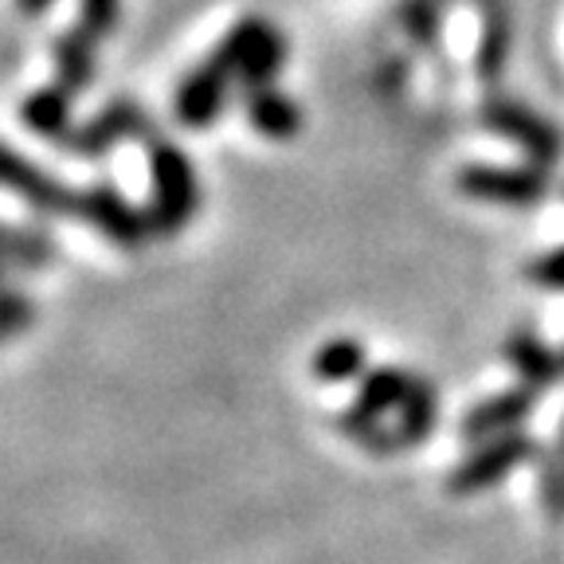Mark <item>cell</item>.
I'll return each instance as SVG.
<instances>
[{
  "mask_svg": "<svg viewBox=\"0 0 564 564\" xmlns=\"http://www.w3.org/2000/svg\"><path fill=\"white\" fill-rule=\"evenodd\" d=\"M243 110L251 130L263 133L271 141H291L302 130V106L291 95H282L274 87H259L243 95Z\"/></svg>",
  "mask_w": 564,
  "mask_h": 564,
  "instance_id": "4fadbf2b",
  "label": "cell"
},
{
  "mask_svg": "<svg viewBox=\"0 0 564 564\" xmlns=\"http://www.w3.org/2000/svg\"><path fill=\"white\" fill-rule=\"evenodd\" d=\"M32 317H35L32 299H24L20 291H9V286H0V341L32 326Z\"/></svg>",
  "mask_w": 564,
  "mask_h": 564,
  "instance_id": "ffe728a7",
  "label": "cell"
},
{
  "mask_svg": "<svg viewBox=\"0 0 564 564\" xmlns=\"http://www.w3.org/2000/svg\"><path fill=\"white\" fill-rule=\"evenodd\" d=\"M533 408H538V392H533V388H525V384L502 388V392L478 400V404L463 415L458 440L467 443V447H478V443L498 440V435L521 432V423L533 415Z\"/></svg>",
  "mask_w": 564,
  "mask_h": 564,
  "instance_id": "9c48e42d",
  "label": "cell"
},
{
  "mask_svg": "<svg viewBox=\"0 0 564 564\" xmlns=\"http://www.w3.org/2000/svg\"><path fill=\"white\" fill-rule=\"evenodd\" d=\"M95 47L98 40L87 32L83 24L67 28V32L55 40L52 55H55V83L67 87L70 95H79L95 83Z\"/></svg>",
  "mask_w": 564,
  "mask_h": 564,
  "instance_id": "5bb4252c",
  "label": "cell"
},
{
  "mask_svg": "<svg viewBox=\"0 0 564 564\" xmlns=\"http://www.w3.org/2000/svg\"><path fill=\"white\" fill-rule=\"evenodd\" d=\"M310 372L322 384H349V380H361L365 372V345L357 337H329L322 349L310 357Z\"/></svg>",
  "mask_w": 564,
  "mask_h": 564,
  "instance_id": "e0dca14e",
  "label": "cell"
},
{
  "mask_svg": "<svg viewBox=\"0 0 564 564\" xmlns=\"http://www.w3.org/2000/svg\"><path fill=\"white\" fill-rule=\"evenodd\" d=\"M224 63L236 70V87L243 90H259V87H274V75L286 63V40L282 32L263 17H247L224 35V44L216 47Z\"/></svg>",
  "mask_w": 564,
  "mask_h": 564,
  "instance_id": "7a4b0ae2",
  "label": "cell"
},
{
  "mask_svg": "<svg viewBox=\"0 0 564 564\" xmlns=\"http://www.w3.org/2000/svg\"><path fill=\"white\" fill-rule=\"evenodd\" d=\"M463 196L506 208H533L549 196V173L538 165H463L455 176Z\"/></svg>",
  "mask_w": 564,
  "mask_h": 564,
  "instance_id": "5b68a950",
  "label": "cell"
},
{
  "mask_svg": "<svg viewBox=\"0 0 564 564\" xmlns=\"http://www.w3.org/2000/svg\"><path fill=\"white\" fill-rule=\"evenodd\" d=\"M79 24L87 28L95 40L110 35L118 24V0H79Z\"/></svg>",
  "mask_w": 564,
  "mask_h": 564,
  "instance_id": "7402d4cb",
  "label": "cell"
},
{
  "mask_svg": "<svg viewBox=\"0 0 564 564\" xmlns=\"http://www.w3.org/2000/svg\"><path fill=\"white\" fill-rule=\"evenodd\" d=\"M0 188L12 193L17 200H24L32 212H44V216H75V220H79L83 193H75L70 185L55 181L47 169H40L20 150H12L9 141H0Z\"/></svg>",
  "mask_w": 564,
  "mask_h": 564,
  "instance_id": "8992f818",
  "label": "cell"
},
{
  "mask_svg": "<svg viewBox=\"0 0 564 564\" xmlns=\"http://www.w3.org/2000/svg\"><path fill=\"white\" fill-rule=\"evenodd\" d=\"M231 87H236V70L212 52L208 59L176 87V98H173L176 122L185 126V130H208V126L220 118L224 106H228Z\"/></svg>",
  "mask_w": 564,
  "mask_h": 564,
  "instance_id": "ba28073f",
  "label": "cell"
},
{
  "mask_svg": "<svg viewBox=\"0 0 564 564\" xmlns=\"http://www.w3.org/2000/svg\"><path fill=\"white\" fill-rule=\"evenodd\" d=\"M52 4H55V0H17V9L24 12V17H44Z\"/></svg>",
  "mask_w": 564,
  "mask_h": 564,
  "instance_id": "cb8c5ba5",
  "label": "cell"
},
{
  "mask_svg": "<svg viewBox=\"0 0 564 564\" xmlns=\"http://www.w3.org/2000/svg\"><path fill=\"white\" fill-rule=\"evenodd\" d=\"M79 220L90 224L98 236H106L115 247H130V251L153 236L145 208H138L133 200H126V196L118 193L115 181H98V185L83 188Z\"/></svg>",
  "mask_w": 564,
  "mask_h": 564,
  "instance_id": "52a82bcc",
  "label": "cell"
},
{
  "mask_svg": "<svg viewBox=\"0 0 564 564\" xmlns=\"http://www.w3.org/2000/svg\"><path fill=\"white\" fill-rule=\"evenodd\" d=\"M506 361L513 365L521 384L533 388V392H549L556 380H564V357L553 345L541 341L533 329H518V334L506 341Z\"/></svg>",
  "mask_w": 564,
  "mask_h": 564,
  "instance_id": "8fae6325",
  "label": "cell"
},
{
  "mask_svg": "<svg viewBox=\"0 0 564 564\" xmlns=\"http://www.w3.org/2000/svg\"><path fill=\"white\" fill-rule=\"evenodd\" d=\"M4 279H9V263H4V256H0V286H4Z\"/></svg>",
  "mask_w": 564,
  "mask_h": 564,
  "instance_id": "d4e9b609",
  "label": "cell"
},
{
  "mask_svg": "<svg viewBox=\"0 0 564 564\" xmlns=\"http://www.w3.org/2000/svg\"><path fill=\"white\" fill-rule=\"evenodd\" d=\"M538 443L533 435L525 432H510V435H498V440H486L478 447L467 451L463 463H455L447 478V490L451 494H478V490H490V486L506 482L521 463L529 458H538Z\"/></svg>",
  "mask_w": 564,
  "mask_h": 564,
  "instance_id": "277c9868",
  "label": "cell"
},
{
  "mask_svg": "<svg viewBox=\"0 0 564 564\" xmlns=\"http://www.w3.org/2000/svg\"><path fill=\"white\" fill-rule=\"evenodd\" d=\"M482 126L498 138H510L513 145H521V153L529 158V165L538 169H553L564 153V138L553 122H545L541 115H533L529 106L513 102L506 95H490L482 102Z\"/></svg>",
  "mask_w": 564,
  "mask_h": 564,
  "instance_id": "3957f363",
  "label": "cell"
},
{
  "mask_svg": "<svg viewBox=\"0 0 564 564\" xmlns=\"http://www.w3.org/2000/svg\"><path fill=\"white\" fill-rule=\"evenodd\" d=\"M502 67H506V32L490 28L482 47H478V75H482V79H494Z\"/></svg>",
  "mask_w": 564,
  "mask_h": 564,
  "instance_id": "603a6c76",
  "label": "cell"
},
{
  "mask_svg": "<svg viewBox=\"0 0 564 564\" xmlns=\"http://www.w3.org/2000/svg\"><path fill=\"white\" fill-rule=\"evenodd\" d=\"M561 357H564V352H561Z\"/></svg>",
  "mask_w": 564,
  "mask_h": 564,
  "instance_id": "4316f807",
  "label": "cell"
},
{
  "mask_svg": "<svg viewBox=\"0 0 564 564\" xmlns=\"http://www.w3.org/2000/svg\"><path fill=\"white\" fill-rule=\"evenodd\" d=\"M408 388H412V372L392 369V365H380V369H369L361 377V384H357V400H352V404L361 408V412L380 415V420H384V415L400 412Z\"/></svg>",
  "mask_w": 564,
  "mask_h": 564,
  "instance_id": "2e32d148",
  "label": "cell"
},
{
  "mask_svg": "<svg viewBox=\"0 0 564 564\" xmlns=\"http://www.w3.org/2000/svg\"><path fill=\"white\" fill-rule=\"evenodd\" d=\"M70 102H75V95H70L67 87L47 83V87L32 90V95L20 102V122L32 133H40L44 141H52V145H63L67 133L75 130V122H70Z\"/></svg>",
  "mask_w": 564,
  "mask_h": 564,
  "instance_id": "7c38bea8",
  "label": "cell"
},
{
  "mask_svg": "<svg viewBox=\"0 0 564 564\" xmlns=\"http://www.w3.org/2000/svg\"><path fill=\"white\" fill-rule=\"evenodd\" d=\"M0 256L9 263V271H40L55 259V243L44 231L28 228H4L0 224Z\"/></svg>",
  "mask_w": 564,
  "mask_h": 564,
  "instance_id": "d6986e66",
  "label": "cell"
},
{
  "mask_svg": "<svg viewBox=\"0 0 564 564\" xmlns=\"http://www.w3.org/2000/svg\"><path fill=\"white\" fill-rule=\"evenodd\" d=\"M556 451L564 455V423H561V440H556Z\"/></svg>",
  "mask_w": 564,
  "mask_h": 564,
  "instance_id": "484cf974",
  "label": "cell"
},
{
  "mask_svg": "<svg viewBox=\"0 0 564 564\" xmlns=\"http://www.w3.org/2000/svg\"><path fill=\"white\" fill-rule=\"evenodd\" d=\"M150 118L141 115V106L133 102H110L102 115H95L90 122L75 126L63 141V150L79 153V158H102L110 145L118 141H150L153 138Z\"/></svg>",
  "mask_w": 564,
  "mask_h": 564,
  "instance_id": "30bf717a",
  "label": "cell"
},
{
  "mask_svg": "<svg viewBox=\"0 0 564 564\" xmlns=\"http://www.w3.org/2000/svg\"><path fill=\"white\" fill-rule=\"evenodd\" d=\"M145 165H150V204H145V216H150L153 236H173L181 231L200 208V181H196V169L185 153L176 150L173 141L153 133L145 141Z\"/></svg>",
  "mask_w": 564,
  "mask_h": 564,
  "instance_id": "6da1fadb",
  "label": "cell"
},
{
  "mask_svg": "<svg viewBox=\"0 0 564 564\" xmlns=\"http://www.w3.org/2000/svg\"><path fill=\"white\" fill-rule=\"evenodd\" d=\"M435 420H440V392L427 377H415L412 372V388H408L404 404L397 412V432L404 447H420L427 435L435 432Z\"/></svg>",
  "mask_w": 564,
  "mask_h": 564,
  "instance_id": "9a60e30c",
  "label": "cell"
},
{
  "mask_svg": "<svg viewBox=\"0 0 564 564\" xmlns=\"http://www.w3.org/2000/svg\"><path fill=\"white\" fill-rule=\"evenodd\" d=\"M337 427H341L345 435H349L357 447H365L369 455H397V451H404V443H400V432L397 427H388L380 415H369L361 412V408L352 404L345 408L341 415H337Z\"/></svg>",
  "mask_w": 564,
  "mask_h": 564,
  "instance_id": "ac0fdd59",
  "label": "cell"
},
{
  "mask_svg": "<svg viewBox=\"0 0 564 564\" xmlns=\"http://www.w3.org/2000/svg\"><path fill=\"white\" fill-rule=\"evenodd\" d=\"M525 279L533 282V286H541V291H553V294L564 291V243L533 259V263L525 267Z\"/></svg>",
  "mask_w": 564,
  "mask_h": 564,
  "instance_id": "44dd1931",
  "label": "cell"
}]
</instances>
